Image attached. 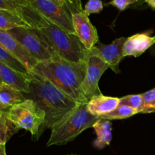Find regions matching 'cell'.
Here are the masks:
<instances>
[{"mask_svg": "<svg viewBox=\"0 0 155 155\" xmlns=\"http://www.w3.org/2000/svg\"><path fill=\"white\" fill-rule=\"evenodd\" d=\"M71 2L73 4V10L71 11V12L76 11H83L81 0H71Z\"/></svg>", "mask_w": 155, "mask_h": 155, "instance_id": "26", "label": "cell"}, {"mask_svg": "<svg viewBox=\"0 0 155 155\" xmlns=\"http://www.w3.org/2000/svg\"><path fill=\"white\" fill-rule=\"evenodd\" d=\"M86 73L82 85V90L88 102L95 95H101L98 82L109 66L100 54L96 47L88 50L85 58Z\"/></svg>", "mask_w": 155, "mask_h": 155, "instance_id": "7", "label": "cell"}, {"mask_svg": "<svg viewBox=\"0 0 155 155\" xmlns=\"http://www.w3.org/2000/svg\"><path fill=\"white\" fill-rule=\"evenodd\" d=\"M120 104L133 107V109L137 110L138 114H142L144 106L142 94L140 95H129L127 96L122 97L120 100Z\"/></svg>", "mask_w": 155, "mask_h": 155, "instance_id": "21", "label": "cell"}, {"mask_svg": "<svg viewBox=\"0 0 155 155\" xmlns=\"http://www.w3.org/2000/svg\"><path fill=\"white\" fill-rule=\"evenodd\" d=\"M21 15L29 27L39 31L56 54L74 62L84 61L88 50L77 35L65 31L29 5H23Z\"/></svg>", "mask_w": 155, "mask_h": 155, "instance_id": "1", "label": "cell"}, {"mask_svg": "<svg viewBox=\"0 0 155 155\" xmlns=\"http://www.w3.org/2000/svg\"><path fill=\"white\" fill-rule=\"evenodd\" d=\"M26 99L24 93L18 89L6 83H0V101L5 106L10 108Z\"/></svg>", "mask_w": 155, "mask_h": 155, "instance_id": "16", "label": "cell"}, {"mask_svg": "<svg viewBox=\"0 0 155 155\" xmlns=\"http://www.w3.org/2000/svg\"><path fill=\"white\" fill-rule=\"evenodd\" d=\"M104 5L102 0H88L87 3L83 8V12L87 16L92 14L100 13L103 10Z\"/></svg>", "mask_w": 155, "mask_h": 155, "instance_id": "23", "label": "cell"}, {"mask_svg": "<svg viewBox=\"0 0 155 155\" xmlns=\"http://www.w3.org/2000/svg\"><path fill=\"white\" fill-rule=\"evenodd\" d=\"M11 108V107H10ZM9 107H6V106H5L4 104H2L1 103V101H0V111H3V112H8L9 110Z\"/></svg>", "mask_w": 155, "mask_h": 155, "instance_id": "30", "label": "cell"}, {"mask_svg": "<svg viewBox=\"0 0 155 155\" xmlns=\"http://www.w3.org/2000/svg\"><path fill=\"white\" fill-rule=\"evenodd\" d=\"M71 15L76 35L80 42L87 50L94 48L99 42L98 35L96 28L92 25L89 16L83 11L73 12Z\"/></svg>", "mask_w": 155, "mask_h": 155, "instance_id": "9", "label": "cell"}, {"mask_svg": "<svg viewBox=\"0 0 155 155\" xmlns=\"http://www.w3.org/2000/svg\"><path fill=\"white\" fill-rule=\"evenodd\" d=\"M127 39L126 37L118 38L109 45H104L98 42L95 45L102 58L108 64L109 68L116 74L120 73L119 64L124 58V45Z\"/></svg>", "mask_w": 155, "mask_h": 155, "instance_id": "11", "label": "cell"}, {"mask_svg": "<svg viewBox=\"0 0 155 155\" xmlns=\"http://www.w3.org/2000/svg\"><path fill=\"white\" fill-rule=\"evenodd\" d=\"M120 100L119 98L105 96L102 94L95 95L87 103L88 110L92 115L99 117L116 109L119 106Z\"/></svg>", "mask_w": 155, "mask_h": 155, "instance_id": "14", "label": "cell"}, {"mask_svg": "<svg viewBox=\"0 0 155 155\" xmlns=\"http://www.w3.org/2000/svg\"><path fill=\"white\" fill-rule=\"evenodd\" d=\"M98 119L88 110L87 103H80L51 127L47 146L64 145L72 142L84 130L93 127Z\"/></svg>", "mask_w": 155, "mask_h": 155, "instance_id": "4", "label": "cell"}, {"mask_svg": "<svg viewBox=\"0 0 155 155\" xmlns=\"http://www.w3.org/2000/svg\"><path fill=\"white\" fill-rule=\"evenodd\" d=\"M29 51L37 62L54 58L56 53L39 31L30 27H19L8 30Z\"/></svg>", "mask_w": 155, "mask_h": 155, "instance_id": "6", "label": "cell"}, {"mask_svg": "<svg viewBox=\"0 0 155 155\" xmlns=\"http://www.w3.org/2000/svg\"><path fill=\"white\" fill-rule=\"evenodd\" d=\"M145 0H139V1H138V2L136 3V5H141L142 4H143L144 2H145Z\"/></svg>", "mask_w": 155, "mask_h": 155, "instance_id": "32", "label": "cell"}, {"mask_svg": "<svg viewBox=\"0 0 155 155\" xmlns=\"http://www.w3.org/2000/svg\"><path fill=\"white\" fill-rule=\"evenodd\" d=\"M86 73V61L74 62L56 54L38 62L30 74L42 77L78 103H88L82 90Z\"/></svg>", "mask_w": 155, "mask_h": 155, "instance_id": "2", "label": "cell"}, {"mask_svg": "<svg viewBox=\"0 0 155 155\" xmlns=\"http://www.w3.org/2000/svg\"><path fill=\"white\" fill-rule=\"evenodd\" d=\"M139 0H111L109 3L106 4L107 5H110L114 7L117 8L120 11H124L130 5H133L138 2Z\"/></svg>", "mask_w": 155, "mask_h": 155, "instance_id": "25", "label": "cell"}, {"mask_svg": "<svg viewBox=\"0 0 155 155\" xmlns=\"http://www.w3.org/2000/svg\"><path fill=\"white\" fill-rule=\"evenodd\" d=\"M70 155H78V154H70Z\"/></svg>", "mask_w": 155, "mask_h": 155, "instance_id": "34", "label": "cell"}, {"mask_svg": "<svg viewBox=\"0 0 155 155\" xmlns=\"http://www.w3.org/2000/svg\"><path fill=\"white\" fill-rule=\"evenodd\" d=\"M145 2H146L150 7L155 9V0H145Z\"/></svg>", "mask_w": 155, "mask_h": 155, "instance_id": "29", "label": "cell"}, {"mask_svg": "<svg viewBox=\"0 0 155 155\" xmlns=\"http://www.w3.org/2000/svg\"><path fill=\"white\" fill-rule=\"evenodd\" d=\"M92 128L95 132L97 139L94 142V146L98 149L110 145L112 140V124L110 120L98 119Z\"/></svg>", "mask_w": 155, "mask_h": 155, "instance_id": "15", "label": "cell"}, {"mask_svg": "<svg viewBox=\"0 0 155 155\" xmlns=\"http://www.w3.org/2000/svg\"><path fill=\"white\" fill-rule=\"evenodd\" d=\"M19 27H29V25L19 14L0 8V30L8 31Z\"/></svg>", "mask_w": 155, "mask_h": 155, "instance_id": "17", "label": "cell"}, {"mask_svg": "<svg viewBox=\"0 0 155 155\" xmlns=\"http://www.w3.org/2000/svg\"><path fill=\"white\" fill-rule=\"evenodd\" d=\"M155 44L154 36L147 33H137L127 39L124 45V55L139 57Z\"/></svg>", "mask_w": 155, "mask_h": 155, "instance_id": "13", "label": "cell"}, {"mask_svg": "<svg viewBox=\"0 0 155 155\" xmlns=\"http://www.w3.org/2000/svg\"><path fill=\"white\" fill-rule=\"evenodd\" d=\"M143 98V110L142 114H151L155 112V88L142 94Z\"/></svg>", "mask_w": 155, "mask_h": 155, "instance_id": "22", "label": "cell"}, {"mask_svg": "<svg viewBox=\"0 0 155 155\" xmlns=\"http://www.w3.org/2000/svg\"><path fill=\"white\" fill-rule=\"evenodd\" d=\"M0 155H7L5 151V145L0 143Z\"/></svg>", "mask_w": 155, "mask_h": 155, "instance_id": "28", "label": "cell"}, {"mask_svg": "<svg viewBox=\"0 0 155 155\" xmlns=\"http://www.w3.org/2000/svg\"><path fill=\"white\" fill-rule=\"evenodd\" d=\"M67 2H68V6H69V8L70 10L71 11L73 10V4H72V2H71V0H67Z\"/></svg>", "mask_w": 155, "mask_h": 155, "instance_id": "31", "label": "cell"}, {"mask_svg": "<svg viewBox=\"0 0 155 155\" xmlns=\"http://www.w3.org/2000/svg\"><path fill=\"white\" fill-rule=\"evenodd\" d=\"M8 115L18 130H27L31 133L33 140H38V134L45 121V114L33 100L27 98L23 102L15 104L9 109Z\"/></svg>", "mask_w": 155, "mask_h": 155, "instance_id": "5", "label": "cell"}, {"mask_svg": "<svg viewBox=\"0 0 155 155\" xmlns=\"http://www.w3.org/2000/svg\"><path fill=\"white\" fill-rule=\"evenodd\" d=\"M154 39H155V36H154Z\"/></svg>", "mask_w": 155, "mask_h": 155, "instance_id": "35", "label": "cell"}, {"mask_svg": "<svg viewBox=\"0 0 155 155\" xmlns=\"http://www.w3.org/2000/svg\"><path fill=\"white\" fill-rule=\"evenodd\" d=\"M29 5L54 24L71 34L76 35L71 12L68 6H62L49 0H26Z\"/></svg>", "mask_w": 155, "mask_h": 155, "instance_id": "8", "label": "cell"}, {"mask_svg": "<svg viewBox=\"0 0 155 155\" xmlns=\"http://www.w3.org/2000/svg\"><path fill=\"white\" fill-rule=\"evenodd\" d=\"M138 112L133 107H130L127 105L119 104L116 109L113 111L107 113L106 114L101 115L99 117V119L107 120H122L129 118L135 114H137Z\"/></svg>", "mask_w": 155, "mask_h": 155, "instance_id": "19", "label": "cell"}, {"mask_svg": "<svg viewBox=\"0 0 155 155\" xmlns=\"http://www.w3.org/2000/svg\"><path fill=\"white\" fill-rule=\"evenodd\" d=\"M22 5L15 0H0V8L14 12L20 15L22 11Z\"/></svg>", "mask_w": 155, "mask_h": 155, "instance_id": "24", "label": "cell"}, {"mask_svg": "<svg viewBox=\"0 0 155 155\" xmlns=\"http://www.w3.org/2000/svg\"><path fill=\"white\" fill-rule=\"evenodd\" d=\"M18 130L16 126L9 119L8 112L0 111V143L5 145Z\"/></svg>", "mask_w": 155, "mask_h": 155, "instance_id": "18", "label": "cell"}, {"mask_svg": "<svg viewBox=\"0 0 155 155\" xmlns=\"http://www.w3.org/2000/svg\"><path fill=\"white\" fill-rule=\"evenodd\" d=\"M0 45L19 60L28 70L29 74L37 64V61L29 53L18 39H15L8 31L0 30Z\"/></svg>", "mask_w": 155, "mask_h": 155, "instance_id": "10", "label": "cell"}, {"mask_svg": "<svg viewBox=\"0 0 155 155\" xmlns=\"http://www.w3.org/2000/svg\"><path fill=\"white\" fill-rule=\"evenodd\" d=\"M0 61L3 62L6 65L18 72L30 74L27 68L19 60H18L16 58L11 54L7 50L5 49L1 45H0Z\"/></svg>", "mask_w": 155, "mask_h": 155, "instance_id": "20", "label": "cell"}, {"mask_svg": "<svg viewBox=\"0 0 155 155\" xmlns=\"http://www.w3.org/2000/svg\"><path fill=\"white\" fill-rule=\"evenodd\" d=\"M30 74H22L0 61V83H6L21 90L23 93L30 92Z\"/></svg>", "mask_w": 155, "mask_h": 155, "instance_id": "12", "label": "cell"}, {"mask_svg": "<svg viewBox=\"0 0 155 155\" xmlns=\"http://www.w3.org/2000/svg\"><path fill=\"white\" fill-rule=\"evenodd\" d=\"M15 1L18 2V3H20V4H21V5H25L26 0H15Z\"/></svg>", "mask_w": 155, "mask_h": 155, "instance_id": "33", "label": "cell"}, {"mask_svg": "<svg viewBox=\"0 0 155 155\" xmlns=\"http://www.w3.org/2000/svg\"><path fill=\"white\" fill-rule=\"evenodd\" d=\"M49 1L53 2L56 3V4L58 5H60L62 6H68L67 0H49ZM68 7H69V6H68Z\"/></svg>", "mask_w": 155, "mask_h": 155, "instance_id": "27", "label": "cell"}, {"mask_svg": "<svg viewBox=\"0 0 155 155\" xmlns=\"http://www.w3.org/2000/svg\"><path fill=\"white\" fill-rule=\"evenodd\" d=\"M30 92L27 95H30V99L45 114V121L38 134L39 139L45 130L51 129L80 103L70 98L46 79L33 74H30Z\"/></svg>", "mask_w": 155, "mask_h": 155, "instance_id": "3", "label": "cell"}]
</instances>
